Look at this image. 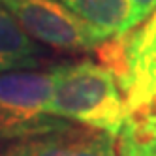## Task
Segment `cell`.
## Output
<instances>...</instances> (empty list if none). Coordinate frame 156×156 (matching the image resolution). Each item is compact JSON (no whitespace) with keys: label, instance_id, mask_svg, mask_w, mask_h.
Instances as JSON below:
<instances>
[{"label":"cell","instance_id":"1","mask_svg":"<svg viewBox=\"0 0 156 156\" xmlns=\"http://www.w3.org/2000/svg\"><path fill=\"white\" fill-rule=\"evenodd\" d=\"M51 72L47 113L83 128L119 136L128 119L117 75L90 60L58 64Z\"/></svg>","mask_w":156,"mask_h":156},{"label":"cell","instance_id":"2","mask_svg":"<svg viewBox=\"0 0 156 156\" xmlns=\"http://www.w3.org/2000/svg\"><path fill=\"white\" fill-rule=\"evenodd\" d=\"M51 72L0 73V145L73 128L47 113Z\"/></svg>","mask_w":156,"mask_h":156},{"label":"cell","instance_id":"3","mask_svg":"<svg viewBox=\"0 0 156 156\" xmlns=\"http://www.w3.org/2000/svg\"><path fill=\"white\" fill-rule=\"evenodd\" d=\"M0 4L32 40L49 47L87 53L105 43L58 0H0Z\"/></svg>","mask_w":156,"mask_h":156},{"label":"cell","instance_id":"4","mask_svg":"<svg viewBox=\"0 0 156 156\" xmlns=\"http://www.w3.org/2000/svg\"><path fill=\"white\" fill-rule=\"evenodd\" d=\"M104 41L136 30L141 23L132 0H58Z\"/></svg>","mask_w":156,"mask_h":156},{"label":"cell","instance_id":"5","mask_svg":"<svg viewBox=\"0 0 156 156\" xmlns=\"http://www.w3.org/2000/svg\"><path fill=\"white\" fill-rule=\"evenodd\" d=\"M128 115L156 104V36L143 51L133 55L117 72Z\"/></svg>","mask_w":156,"mask_h":156},{"label":"cell","instance_id":"6","mask_svg":"<svg viewBox=\"0 0 156 156\" xmlns=\"http://www.w3.org/2000/svg\"><path fill=\"white\" fill-rule=\"evenodd\" d=\"M40 58V47L9 12L0 4V73L34 70Z\"/></svg>","mask_w":156,"mask_h":156},{"label":"cell","instance_id":"7","mask_svg":"<svg viewBox=\"0 0 156 156\" xmlns=\"http://www.w3.org/2000/svg\"><path fill=\"white\" fill-rule=\"evenodd\" d=\"M154 36H156V9L151 13V17H147V21H145L137 30H132V32H128V34L120 36V38L105 41L104 45L98 49L100 58L104 60V66H107V68L117 75L120 66L128 58H132L133 55L143 51L152 41Z\"/></svg>","mask_w":156,"mask_h":156},{"label":"cell","instance_id":"8","mask_svg":"<svg viewBox=\"0 0 156 156\" xmlns=\"http://www.w3.org/2000/svg\"><path fill=\"white\" fill-rule=\"evenodd\" d=\"M81 128L43 133L0 145V156H68Z\"/></svg>","mask_w":156,"mask_h":156},{"label":"cell","instance_id":"9","mask_svg":"<svg viewBox=\"0 0 156 156\" xmlns=\"http://www.w3.org/2000/svg\"><path fill=\"white\" fill-rule=\"evenodd\" d=\"M68 156H117V136L81 128Z\"/></svg>","mask_w":156,"mask_h":156},{"label":"cell","instance_id":"10","mask_svg":"<svg viewBox=\"0 0 156 156\" xmlns=\"http://www.w3.org/2000/svg\"><path fill=\"white\" fill-rule=\"evenodd\" d=\"M119 143L132 156H156V137H141L128 126H122L119 133Z\"/></svg>","mask_w":156,"mask_h":156},{"label":"cell","instance_id":"11","mask_svg":"<svg viewBox=\"0 0 156 156\" xmlns=\"http://www.w3.org/2000/svg\"><path fill=\"white\" fill-rule=\"evenodd\" d=\"M124 126L141 137H156V104L149 109L128 115Z\"/></svg>","mask_w":156,"mask_h":156},{"label":"cell","instance_id":"12","mask_svg":"<svg viewBox=\"0 0 156 156\" xmlns=\"http://www.w3.org/2000/svg\"><path fill=\"white\" fill-rule=\"evenodd\" d=\"M132 4L137 9V13L141 17V23L147 17H151V13L156 9V0H132Z\"/></svg>","mask_w":156,"mask_h":156}]
</instances>
